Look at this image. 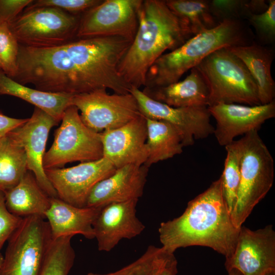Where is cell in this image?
Here are the masks:
<instances>
[{
  "mask_svg": "<svg viewBox=\"0 0 275 275\" xmlns=\"http://www.w3.org/2000/svg\"><path fill=\"white\" fill-rule=\"evenodd\" d=\"M166 4L179 20L188 39L216 26L209 1L167 0Z\"/></svg>",
  "mask_w": 275,
  "mask_h": 275,
  "instance_id": "484cf974",
  "label": "cell"
},
{
  "mask_svg": "<svg viewBox=\"0 0 275 275\" xmlns=\"http://www.w3.org/2000/svg\"><path fill=\"white\" fill-rule=\"evenodd\" d=\"M32 0H0V24L8 23L32 2Z\"/></svg>",
  "mask_w": 275,
  "mask_h": 275,
  "instance_id": "d590c367",
  "label": "cell"
},
{
  "mask_svg": "<svg viewBox=\"0 0 275 275\" xmlns=\"http://www.w3.org/2000/svg\"><path fill=\"white\" fill-rule=\"evenodd\" d=\"M239 229L232 222L219 177L189 201L180 216L161 223L158 233L162 247L169 253L199 245L210 248L226 259L234 252Z\"/></svg>",
  "mask_w": 275,
  "mask_h": 275,
  "instance_id": "7a4b0ae2",
  "label": "cell"
},
{
  "mask_svg": "<svg viewBox=\"0 0 275 275\" xmlns=\"http://www.w3.org/2000/svg\"><path fill=\"white\" fill-rule=\"evenodd\" d=\"M265 275H275V271H272L266 274Z\"/></svg>",
  "mask_w": 275,
  "mask_h": 275,
  "instance_id": "60d3db41",
  "label": "cell"
},
{
  "mask_svg": "<svg viewBox=\"0 0 275 275\" xmlns=\"http://www.w3.org/2000/svg\"><path fill=\"white\" fill-rule=\"evenodd\" d=\"M225 147L227 155L222 175L220 177L224 197L230 213L237 201L240 180V151L238 140Z\"/></svg>",
  "mask_w": 275,
  "mask_h": 275,
  "instance_id": "f1b7e54d",
  "label": "cell"
},
{
  "mask_svg": "<svg viewBox=\"0 0 275 275\" xmlns=\"http://www.w3.org/2000/svg\"><path fill=\"white\" fill-rule=\"evenodd\" d=\"M116 169L103 157L69 168L44 170L59 199L74 206L85 207L94 186L113 174Z\"/></svg>",
  "mask_w": 275,
  "mask_h": 275,
  "instance_id": "5bb4252c",
  "label": "cell"
},
{
  "mask_svg": "<svg viewBox=\"0 0 275 275\" xmlns=\"http://www.w3.org/2000/svg\"><path fill=\"white\" fill-rule=\"evenodd\" d=\"M100 0H37L33 1L29 7H48L57 8L75 15H81L99 4Z\"/></svg>",
  "mask_w": 275,
  "mask_h": 275,
  "instance_id": "836d02e7",
  "label": "cell"
},
{
  "mask_svg": "<svg viewBox=\"0 0 275 275\" xmlns=\"http://www.w3.org/2000/svg\"><path fill=\"white\" fill-rule=\"evenodd\" d=\"M4 193L6 207L13 214L22 218L38 215L45 219L51 197L32 172L28 170L18 184Z\"/></svg>",
  "mask_w": 275,
  "mask_h": 275,
  "instance_id": "603a6c76",
  "label": "cell"
},
{
  "mask_svg": "<svg viewBox=\"0 0 275 275\" xmlns=\"http://www.w3.org/2000/svg\"><path fill=\"white\" fill-rule=\"evenodd\" d=\"M167 252L162 246H148L145 252L137 260L121 269L107 273L96 275H153Z\"/></svg>",
  "mask_w": 275,
  "mask_h": 275,
  "instance_id": "4dcf8cb0",
  "label": "cell"
},
{
  "mask_svg": "<svg viewBox=\"0 0 275 275\" xmlns=\"http://www.w3.org/2000/svg\"><path fill=\"white\" fill-rule=\"evenodd\" d=\"M149 168L128 164L117 168L91 190L85 207L99 208L115 202L138 199L143 194Z\"/></svg>",
  "mask_w": 275,
  "mask_h": 275,
  "instance_id": "d6986e66",
  "label": "cell"
},
{
  "mask_svg": "<svg viewBox=\"0 0 275 275\" xmlns=\"http://www.w3.org/2000/svg\"><path fill=\"white\" fill-rule=\"evenodd\" d=\"M81 15L53 7H29L8 23L20 45L49 47L76 39Z\"/></svg>",
  "mask_w": 275,
  "mask_h": 275,
  "instance_id": "52a82bcc",
  "label": "cell"
},
{
  "mask_svg": "<svg viewBox=\"0 0 275 275\" xmlns=\"http://www.w3.org/2000/svg\"><path fill=\"white\" fill-rule=\"evenodd\" d=\"M131 42L106 37L76 39L49 47L19 44L17 71L12 79L54 93L74 95L107 89L128 93L131 87L120 75L118 65Z\"/></svg>",
  "mask_w": 275,
  "mask_h": 275,
  "instance_id": "6da1fadb",
  "label": "cell"
},
{
  "mask_svg": "<svg viewBox=\"0 0 275 275\" xmlns=\"http://www.w3.org/2000/svg\"><path fill=\"white\" fill-rule=\"evenodd\" d=\"M3 246V244H0V268H1V265L2 264V263H3V259H4V256H3L2 253H1V250L2 249Z\"/></svg>",
  "mask_w": 275,
  "mask_h": 275,
  "instance_id": "ab89813d",
  "label": "cell"
},
{
  "mask_svg": "<svg viewBox=\"0 0 275 275\" xmlns=\"http://www.w3.org/2000/svg\"><path fill=\"white\" fill-rule=\"evenodd\" d=\"M143 92L151 99L174 107H208L209 91L196 67L182 80L159 87H145Z\"/></svg>",
  "mask_w": 275,
  "mask_h": 275,
  "instance_id": "44dd1931",
  "label": "cell"
},
{
  "mask_svg": "<svg viewBox=\"0 0 275 275\" xmlns=\"http://www.w3.org/2000/svg\"><path fill=\"white\" fill-rule=\"evenodd\" d=\"M196 67L209 88L208 106L218 103L261 104L254 78L243 62L227 47L215 50Z\"/></svg>",
  "mask_w": 275,
  "mask_h": 275,
  "instance_id": "8992f818",
  "label": "cell"
},
{
  "mask_svg": "<svg viewBox=\"0 0 275 275\" xmlns=\"http://www.w3.org/2000/svg\"><path fill=\"white\" fill-rule=\"evenodd\" d=\"M87 275H96L95 273L93 272H89L88 273Z\"/></svg>",
  "mask_w": 275,
  "mask_h": 275,
  "instance_id": "b9f144b4",
  "label": "cell"
},
{
  "mask_svg": "<svg viewBox=\"0 0 275 275\" xmlns=\"http://www.w3.org/2000/svg\"><path fill=\"white\" fill-rule=\"evenodd\" d=\"M207 108L216 122L213 134L219 145L224 147L239 135L258 131L263 123L275 116L274 101L253 106L218 103Z\"/></svg>",
  "mask_w": 275,
  "mask_h": 275,
  "instance_id": "2e32d148",
  "label": "cell"
},
{
  "mask_svg": "<svg viewBox=\"0 0 275 275\" xmlns=\"http://www.w3.org/2000/svg\"><path fill=\"white\" fill-rule=\"evenodd\" d=\"M227 271L242 275H265L275 271V231L272 225L256 230L241 226L232 255L226 259Z\"/></svg>",
  "mask_w": 275,
  "mask_h": 275,
  "instance_id": "4fadbf2b",
  "label": "cell"
},
{
  "mask_svg": "<svg viewBox=\"0 0 275 275\" xmlns=\"http://www.w3.org/2000/svg\"><path fill=\"white\" fill-rule=\"evenodd\" d=\"M58 124L50 115L35 107L32 116L24 124L7 135L23 148L28 170L33 173L40 186L51 198H57L58 195L46 175L43 159L49 132Z\"/></svg>",
  "mask_w": 275,
  "mask_h": 275,
  "instance_id": "9a60e30c",
  "label": "cell"
},
{
  "mask_svg": "<svg viewBox=\"0 0 275 275\" xmlns=\"http://www.w3.org/2000/svg\"><path fill=\"white\" fill-rule=\"evenodd\" d=\"M142 1H102L81 15L76 39L120 37L132 41Z\"/></svg>",
  "mask_w": 275,
  "mask_h": 275,
  "instance_id": "8fae6325",
  "label": "cell"
},
{
  "mask_svg": "<svg viewBox=\"0 0 275 275\" xmlns=\"http://www.w3.org/2000/svg\"><path fill=\"white\" fill-rule=\"evenodd\" d=\"M102 207H77L61 200L51 198L45 214L52 239L80 234L89 239L95 238L93 224Z\"/></svg>",
  "mask_w": 275,
  "mask_h": 275,
  "instance_id": "ffe728a7",
  "label": "cell"
},
{
  "mask_svg": "<svg viewBox=\"0 0 275 275\" xmlns=\"http://www.w3.org/2000/svg\"><path fill=\"white\" fill-rule=\"evenodd\" d=\"M61 121L54 131L51 146L44 154V170L61 168L68 163L94 161L103 157L101 132L84 124L75 106L67 108Z\"/></svg>",
  "mask_w": 275,
  "mask_h": 275,
  "instance_id": "ba28073f",
  "label": "cell"
},
{
  "mask_svg": "<svg viewBox=\"0 0 275 275\" xmlns=\"http://www.w3.org/2000/svg\"><path fill=\"white\" fill-rule=\"evenodd\" d=\"M228 275H242L238 270L235 269H232L228 271Z\"/></svg>",
  "mask_w": 275,
  "mask_h": 275,
  "instance_id": "f35d334b",
  "label": "cell"
},
{
  "mask_svg": "<svg viewBox=\"0 0 275 275\" xmlns=\"http://www.w3.org/2000/svg\"><path fill=\"white\" fill-rule=\"evenodd\" d=\"M257 130L238 140L240 180L237 201L231 213L234 225L239 229L254 207L265 197L274 180V161Z\"/></svg>",
  "mask_w": 275,
  "mask_h": 275,
  "instance_id": "5b68a950",
  "label": "cell"
},
{
  "mask_svg": "<svg viewBox=\"0 0 275 275\" xmlns=\"http://www.w3.org/2000/svg\"><path fill=\"white\" fill-rule=\"evenodd\" d=\"M211 12L220 22L225 19H235L241 14L248 17L251 14H259L264 10V1L213 0L209 1Z\"/></svg>",
  "mask_w": 275,
  "mask_h": 275,
  "instance_id": "f546056e",
  "label": "cell"
},
{
  "mask_svg": "<svg viewBox=\"0 0 275 275\" xmlns=\"http://www.w3.org/2000/svg\"><path fill=\"white\" fill-rule=\"evenodd\" d=\"M0 70H2V67L1 63H0Z\"/></svg>",
  "mask_w": 275,
  "mask_h": 275,
  "instance_id": "7bdbcfd3",
  "label": "cell"
},
{
  "mask_svg": "<svg viewBox=\"0 0 275 275\" xmlns=\"http://www.w3.org/2000/svg\"><path fill=\"white\" fill-rule=\"evenodd\" d=\"M146 118L142 114L119 127L101 132L103 157L117 169L143 165L148 156Z\"/></svg>",
  "mask_w": 275,
  "mask_h": 275,
  "instance_id": "e0dca14e",
  "label": "cell"
},
{
  "mask_svg": "<svg viewBox=\"0 0 275 275\" xmlns=\"http://www.w3.org/2000/svg\"><path fill=\"white\" fill-rule=\"evenodd\" d=\"M28 171L22 147L8 136L0 139V191L15 187Z\"/></svg>",
  "mask_w": 275,
  "mask_h": 275,
  "instance_id": "4316f807",
  "label": "cell"
},
{
  "mask_svg": "<svg viewBox=\"0 0 275 275\" xmlns=\"http://www.w3.org/2000/svg\"><path fill=\"white\" fill-rule=\"evenodd\" d=\"M0 95L19 98L42 110L58 123L62 120L65 111L72 105L73 96L44 92L28 87L11 78L1 70Z\"/></svg>",
  "mask_w": 275,
  "mask_h": 275,
  "instance_id": "cb8c5ba5",
  "label": "cell"
},
{
  "mask_svg": "<svg viewBox=\"0 0 275 275\" xmlns=\"http://www.w3.org/2000/svg\"><path fill=\"white\" fill-rule=\"evenodd\" d=\"M138 199L115 202L103 206L93 224L100 251L109 252L123 239L139 235L145 225L136 216Z\"/></svg>",
  "mask_w": 275,
  "mask_h": 275,
  "instance_id": "ac0fdd59",
  "label": "cell"
},
{
  "mask_svg": "<svg viewBox=\"0 0 275 275\" xmlns=\"http://www.w3.org/2000/svg\"><path fill=\"white\" fill-rule=\"evenodd\" d=\"M23 218L11 213L7 209L5 193L0 191V244L4 245L21 223Z\"/></svg>",
  "mask_w": 275,
  "mask_h": 275,
  "instance_id": "e575fe53",
  "label": "cell"
},
{
  "mask_svg": "<svg viewBox=\"0 0 275 275\" xmlns=\"http://www.w3.org/2000/svg\"><path fill=\"white\" fill-rule=\"evenodd\" d=\"M244 64L254 78L258 90L261 104L274 101L275 84L271 74L273 51L258 44L227 47Z\"/></svg>",
  "mask_w": 275,
  "mask_h": 275,
  "instance_id": "7402d4cb",
  "label": "cell"
},
{
  "mask_svg": "<svg viewBox=\"0 0 275 275\" xmlns=\"http://www.w3.org/2000/svg\"><path fill=\"white\" fill-rule=\"evenodd\" d=\"M19 43L11 32L8 23L0 24V63L2 71L13 78L17 71Z\"/></svg>",
  "mask_w": 275,
  "mask_h": 275,
  "instance_id": "1f68e13d",
  "label": "cell"
},
{
  "mask_svg": "<svg viewBox=\"0 0 275 275\" xmlns=\"http://www.w3.org/2000/svg\"><path fill=\"white\" fill-rule=\"evenodd\" d=\"M138 17L137 31L119 64L118 72L131 88L140 89L145 86L152 64L166 51L174 50L188 38L165 1L142 0Z\"/></svg>",
  "mask_w": 275,
  "mask_h": 275,
  "instance_id": "3957f363",
  "label": "cell"
},
{
  "mask_svg": "<svg viewBox=\"0 0 275 275\" xmlns=\"http://www.w3.org/2000/svg\"><path fill=\"white\" fill-rule=\"evenodd\" d=\"M72 237L52 240L37 275H68L75 258L71 242Z\"/></svg>",
  "mask_w": 275,
  "mask_h": 275,
  "instance_id": "83f0119b",
  "label": "cell"
},
{
  "mask_svg": "<svg viewBox=\"0 0 275 275\" xmlns=\"http://www.w3.org/2000/svg\"><path fill=\"white\" fill-rule=\"evenodd\" d=\"M72 105L80 112L84 124L97 132L119 127L142 114L130 92L110 94L106 90H98L76 94Z\"/></svg>",
  "mask_w": 275,
  "mask_h": 275,
  "instance_id": "30bf717a",
  "label": "cell"
},
{
  "mask_svg": "<svg viewBox=\"0 0 275 275\" xmlns=\"http://www.w3.org/2000/svg\"><path fill=\"white\" fill-rule=\"evenodd\" d=\"M177 261L174 253H168L153 275H176Z\"/></svg>",
  "mask_w": 275,
  "mask_h": 275,
  "instance_id": "8d00e7d4",
  "label": "cell"
},
{
  "mask_svg": "<svg viewBox=\"0 0 275 275\" xmlns=\"http://www.w3.org/2000/svg\"><path fill=\"white\" fill-rule=\"evenodd\" d=\"M130 92L144 116L168 123L178 131L184 147L213 134L214 127L210 123L207 107H174L151 99L141 89L132 87Z\"/></svg>",
  "mask_w": 275,
  "mask_h": 275,
  "instance_id": "7c38bea8",
  "label": "cell"
},
{
  "mask_svg": "<svg viewBox=\"0 0 275 275\" xmlns=\"http://www.w3.org/2000/svg\"><path fill=\"white\" fill-rule=\"evenodd\" d=\"M28 119L14 118L0 113V139L7 136L14 129L22 125Z\"/></svg>",
  "mask_w": 275,
  "mask_h": 275,
  "instance_id": "74e56055",
  "label": "cell"
},
{
  "mask_svg": "<svg viewBox=\"0 0 275 275\" xmlns=\"http://www.w3.org/2000/svg\"><path fill=\"white\" fill-rule=\"evenodd\" d=\"M250 23L262 41L272 42L275 38V1L268 2L267 8L259 14L248 16Z\"/></svg>",
  "mask_w": 275,
  "mask_h": 275,
  "instance_id": "d6a6232c",
  "label": "cell"
},
{
  "mask_svg": "<svg viewBox=\"0 0 275 275\" xmlns=\"http://www.w3.org/2000/svg\"><path fill=\"white\" fill-rule=\"evenodd\" d=\"M148 156L144 164H153L180 154L184 147L178 131L168 123L146 118Z\"/></svg>",
  "mask_w": 275,
  "mask_h": 275,
  "instance_id": "d4e9b609",
  "label": "cell"
},
{
  "mask_svg": "<svg viewBox=\"0 0 275 275\" xmlns=\"http://www.w3.org/2000/svg\"><path fill=\"white\" fill-rule=\"evenodd\" d=\"M244 30L237 19H225L215 28L196 35L177 48L161 56L150 67L144 87L167 86L178 81L215 50L247 45Z\"/></svg>",
  "mask_w": 275,
  "mask_h": 275,
  "instance_id": "277c9868",
  "label": "cell"
},
{
  "mask_svg": "<svg viewBox=\"0 0 275 275\" xmlns=\"http://www.w3.org/2000/svg\"><path fill=\"white\" fill-rule=\"evenodd\" d=\"M52 240L45 219L23 217L7 240L0 275H37Z\"/></svg>",
  "mask_w": 275,
  "mask_h": 275,
  "instance_id": "9c48e42d",
  "label": "cell"
}]
</instances>
